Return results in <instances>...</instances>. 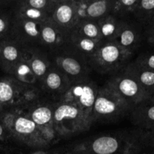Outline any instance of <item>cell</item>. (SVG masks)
Instances as JSON below:
<instances>
[{
    "instance_id": "6da1fadb",
    "label": "cell",
    "mask_w": 154,
    "mask_h": 154,
    "mask_svg": "<svg viewBox=\"0 0 154 154\" xmlns=\"http://www.w3.org/2000/svg\"><path fill=\"white\" fill-rule=\"evenodd\" d=\"M1 123L11 137L29 146L46 145L55 137L39 128L21 107L5 110Z\"/></svg>"
},
{
    "instance_id": "7a4b0ae2",
    "label": "cell",
    "mask_w": 154,
    "mask_h": 154,
    "mask_svg": "<svg viewBox=\"0 0 154 154\" xmlns=\"http://www.w3.org/2000/svg\"><path fill=\"white\" fill-rule=\"evenodd\" d=\"M132 108L108 85L99 87L93 108V121H117L130 114Z\"/></svg>"
},
{
    "instance_id": "3957f363",
    "label": "cell",
    "mask_w": 154,
    "mask_h": 154,
    "mask_svg": "<svg viewBox=\"0 0 154 154\" xmlns=\"http://www.w3.org/2000/svg\"><path fill=\"white\" fill-rule=\"evenodd\" d=\"M92 117L69 102H57L54 111L53 125L56 134L60 136L76 135L90 129Z\"/></svg>"
},
{
    "instance_id": "277c9868",
    "label": "cell",
    "mask_w": 154,
    "mask_h": 154,
    "mask_svg": "<svg viewBox=\"0 0 154 154\" xmlns=\"http://www.w3.org/2000/svg\"><path fill=\"white\" fill-rule=\"evenodd\" d=\"M141 145L136 137L105 135L77 146L73 150L81 154H137Z\"/></svg>"
},
{
    "instance_id": "5b68a950",
    "label": "cell",
    "mask_w": 154,
    "mask_h": 154,
    "mask_svg": "<svg viewBox=\"0 0 154 154\" xmlns=\"http://www.w3.org/2000/svg\"><path fill=\"white\" fill-rule=\"evenodd\" d=\"M132 54L113 42H102L89 64L99 73H117L127 66Z\"/></svg>"
},
{
    "instance_id": "8992f818",
    "label": "cell",
    "mask_w": 154,
    "mask_h": 154,
    "mask_svg": "<svg viewBox=\"0 0 154 154\" xmlns=\"http://www.w3.org/2000/svg\"><path fill=\"white\" fill-rule=\"evenodd\" d=\"M54 54V65L61 71L71 83L89 78L90 66L84 56L65 45Z\"/></svg>"
},
{
    "instance_id": "52a82bcc",
    "label": "cell",
    "mask_w": 154,
    "mask_h": 154,
    "mask_svg": "<svg viewBox=\"0 0 154 154\" xmlns=\"http://www.w3.org/2000/svg\"><path fill=\"white\" fill-rule=\"evenodd\" d=\"M107 84L132 108L151 97L138 81L124 69L116 73Z\"/></svg>"
},
{
    "instance_id": "ba28073f",
    "label": "cell",
    "mask_w": 154,
    "mask_h": 154,
    "mask_svg": "<svg viewBox=\"0 0 154 154\" xmlns=\"http://www.w3.org/2000/svg\"><path fill=\"white\" fill-rule=\"evenodd\" d=\"M98 86L89 78L71 83L67 91L58 102H69L75 105L90 117L98 91ZM93 119V117H92Z\"/></svg>"
},
{
    "instance_id": "9c48e42d",
    "label": "cell",
    "mask_w": 154,
    "mask_h": 154,
    "mask_svg": "<svg viewBox=\"0 0 154 154\" xmlns=\"http://www.w3.org/2000/svg\"><path fill=\"white\" fill-rule=\"evenodd\" d=\"M29 85L21 84L14 78L0 79V108L5 110L20 107L29 90Z\"/></svg>"
},
{
    "instance_id": "30bf717a",
    "label": "cell",
    "mask_w": 154,
    "mask_h": 154,
    "mask_svg": "<svg viewBox=\"0 0 154 154\" xmlns=\"http://www.w3.org/2000/svg\"><path fill=\"white\" fill-rule=\"evenodd\" d=\"M42 23L14 15L11 38L26 48H37L40 46Z\"/></svg>"
},
{
    "instance_id": "8fae6325",
    "label": "cell",
    "mask_w": 154,
    "mask_h": 154,
    "mask_svg": "<svg viewBox=\"0 0 154 154\" xmlns=\"http://www.w3.org/2000/svg\"><path fill=\"white\" fill-rule=\"evenodd\" d=\"M56 105L57 103L52 105L50 102H45L39 98L38 100L21 108L25 110L30 119L39 128L55 136L53 117Z\"/></svg>"
},
{
    "instance_id": "7c38bea8",
    "label": "cell",
    "mask_w": 154,
    "mask_h": 154,
    "mask_svg": "<svg viewBox=\"0 0 154 154\" xmlns=\"http://www.w3.org/2000/svg\"><path fill=\"white\" fill-rule=\"evenodd\" d=\"M50 20L59 28L69 34L71 30L79 22L76 1H57Z\"/></svg>"
},
{
    "instance_id": "4fadbf2b",
    "label": "cell",
    "mask_w": 154,
    "mask_h": 154,
    "mask_svg": "<svg viewBox=\"0 0 154 154\" xmlns=\"http://www.w3.org/2000/svg\"><path fill=\"white\" fill-rule=\"evenodd\" d=\"M139 25L135 22L126 21L122 19L120 29L113 42L123 49L133 53L140 45L144 35Z\"/></svg>"
},
{
    "instance_id": "5bb4252c",
    "label": "cell",
    "mask_w": 154,
    "mask_h": 154,
    "mask_svg": "<svg viewBox=\"0 0 154 154\" xmlns=\"http://www.w3.org/2000/svg\"><path fill=\"white\" fill-rule=\"evenodd\" d=\"M26 47L13 38L3 40L0 45V67L11 74L25 55Z\"/></svg>"
},
{
    "instance_id": "9a60e30c",
    "label": "cell",
    "mask_w": 154,
    "mask_h": 154,
    "mask_svg": "<svg viewBox=\"0 0 154 154\" xmlns=\"http://www.w3.org/2000/svg\"><path fill=\"white\" fill-rule=\"evenodd\" d=\"M67 32L59 28L51 20L43 22L41 26L40 46L50 50L53 54L64 48L68 38Z\"/></svg>"
},
{
    "instance_id": "2e32d148",
    "label": "cell",
    "mask_w": 154,
    "mask_h": 154,
    "mask_svg": "<svg viewBox=\"0 0 154 154\" xmlns=\"http://www.w3.org/2000/svg\"><path fill=\"white\" fill-rule=\"evenodd\" d=\"M71 82L55 66H51L42 83V89L57 102L67 91Z\"/></svg>"
},
{
    "instance_id": "e0dca14e",
    "label": "cell",
    "mask_w": 154,
    "mask_h": 154,
    "mask_svg": "<svg viewBox=\"0 0 154 154\" xmlns=\"http://www.w3.org/2000/svg\"><path fill=\"white\" fill-rule=\"evenodd\" d=\"M79 21L97 22L101 18L111 14L113 1H76Z\"/></svg>"
},
{
    "instance_id": "ac0fdd59",
    "label": "cell",
    "mask_w": 154,
    "mask_h": 154,
    "mask_svg": "<svg viewBox=\"0 0 154 154\" xmlns=\"http://www.w3.org/2000/svg\"><path fill=\"white\" fill-rule=\"evenodd\" d=\"M38 48H27L26 58L37 81L42 84L47 72L52 65L45 54Z\"/></svg>"
},
{
    "instance_id": "d6986e66",
    "label": "cell",
    "mask_w": 154,
    "mask_h": 154,
    "mask_svg": "<svg viewBox=\"0 0 154 154\" xmlns=\"http://www.w3.org/2000/svg\"><path fill=\"white\" fill-rule=\"evenodd\" d=\"M132 123L139 129H145L154 124V98L151 97L135 105L131 111Z\"/></svg>"
},
{
    "instance_id": "ffe728a7",
    "label": "cell",
    "mask_w": 154,
    "mask_h": 154,
    "mask_svg": "<svg viewBox=\"0 0 154 154\" xmlns=\"http://www.w3.org/2000/svg\"><path fill=\"white\" fill-rule=\"evenodd\" d=\"M102 42V41L93 40L80 36L73 32H69L66 46L84 56L89 61L96 52Z\"/></svg>"
},
{
    "instance_id": "44dd1931",
    "label": "cell",
    "mask_w": 154,
    "mask_h": 154,
    "mask_svg": "<svg viewBox=\"0 0 154 154\" xmlns=\"http://www.w3.org/2000/svg\"><path fill=\"white\" fill-rule=\"evenodd\" d=\"M124 69L138 81L147 93L151 96H153L154 94V71L142 68L134 62L128 64Z\"/></svg>"
},
{
    "instance_id": "7402d4cb",
    "label": "cell",
    "mask_w": 154,
    "mask_h": 154,
    "mask_svg": "<svg viewBox=\"0 0 154 154\" xmlns=\"http://www.w3.org/2000/svg\"><path fill=\"white\" fill-rule=\"evenodd\" d=\"M122 19L109 14L97 21L102 42H113L120 29Z\"/></svg>"
},
{
    "instance_id": "603a6c76",
    "label": "cell",
    "mask_w": 154,
    "mask_h": 154,
    "mask_svg": "<svg viewBox=\"0 0 154 154\" xmlns=\"http://www.w3.org/2000/svg\"><path fill=\"white\" fill-rule=\"evenodd\" d=\"M11 75L17 81H19L21 84H26V85L33 86L36 82H38L34 74L32 73L31 69H30L26 58V53L22 60L18 63V64L13 69Z\"/></svg>"
},
{
    "instance_id": "cb8c5ba5",
    "label": "cell",
    "mask_w": 154,
    "mask_h": 154,
    "mask_svg": "<svg viewBox=\"0 0 154 154\" xmlns=\"http://www.w3.org/2000/svg\"><path fill=\"white\" fill-rule=\"evenodd\" d=\"M82 37L93 40L102 41L97 22L90 20H81L70 31Z\"/></svg>"
},
{
    "instance_id": "d4e9b609",
    "label": "cell",
    "mask_w": 154,
    "mask_h": 154,
    "mask_svg": "<svg viewBox=\"0 0 154 154\" xmlns=\"http://www.w3.org/2000/svg\"><path fill=\"white\" fill-rule=\"evenodd\" d=\"M132 14L137 22L144 26L154 17V0H138Z\"/></svg>"
},
{
    "instance_id": "484cf974",
    "label": "cell",
    "mask_w": 154,
    "mask_h": 154,
    "mask_svg": "<svg viewBox=\"0 0 154 154\" xmlns=\"http://www.w3.org/2000/svg\"><path fill=\"white\" fill-rule=\"evenodd\" d=\"M138 2V0L113 1L111 14L119 19H124L126 16L133 14Z\"/></svg>"
},
{
    "instance_id": "4316f807",
    "label": "cell",
    "mask_w": 154,
    "mask_h": 154,
    "mask_svg": "<svg viewBox=\"0 0 154 154\" xmlns=\"http://www.w3.org/2000/svg\"><path fill=\"white\" fill-rule=\"evenodd\" d=\"M14 23V13L0 9V40L11 38Z\"/></svg>"
},
{
    "instance_id": "83f0119b",
    "label": "cell",
    "mask_w": 154,
    "mask_h": 154,
    "mask_svg": "<svg viewBox=\"0 0 154 154\" xmlns=\"http://www.w3.org/2000/svg\"><path fill=\"white\" fill-rule=\"evenodd\" d=\"M135 137L141 146H154V124L145 129H139Z\"/></svg>"
},
{
    "instance_id": "f1b7e54d",
    "label": "cell",
    "mask_w": 154,
    "mask_h": 154,
    "mask_svg": "<svg viewBox=\"0 0 154 154\" xmlns=\"http://www.w3.org/2000/svg\"><path fill=\"white\" fill-rule=\"evenodd\" d=\"M134 63L144 69L154 71V52L142 54L137 58Z\"/></svg>"
},
{
    "instance_id": "f546056e",
    "label": "cell",
    "mask_w": 154,
    "mask_h": 154,
    "mask_svg": "<svg viewBox=\"0 0 154 154\" xmlns=\"http://www.w3.org/2000/svg\"><path fill=\"white\" fill-rule=\"evenodd\" d=\"M144 35L147 42L154 46V17L143 26Z\"/></svg>"
},
{
    "instance_id": "4dcf8cb0",
    "label": "cell",
    "mask_w": 154,
    "mask_h": 154,
    "mask_svg": "<svg viewBox=\"0 0 154 154\" xmlns=\"http://www.w3.org/2000/svg\"><path fill=\"white\" fill-rule=\"evenodd\" d=\"M62 154H81V153H78V151H76V150H72L71 151L67 152V153H62Z\"/></svg>"
},
{
    "instance_id": "1f68e13d",
    "label": "cell",
    "mask_w": 154,
    "mask_h": 154,
    "mask_svg": "<svg viewBox=\"0 0 154 154\" xmlns=\"http://www.w3.org/2000/svg\"><path fill=\"white\" fill-rule=\"evenodd\" d=\"M33 154H48V153H44V152H38V153H33Z\"/></svg>"
},
{
    "instance_id": "d6a6232c",
    "label": "cell",
    "mask_w": 154,
    "mask_h": 154,
    "mask_svg": "<svg viewBox=\"0 0 154 154\" xmlns=\"http://www.w3.org/2000/svg\"><path fill=\"white\" fill-rule=\"evenodd\" d=\"M3 3H4V2H2V1H0V7H2V5L3 4Z\"/></svg>"
},
{
    "instance_id": "836d02e7",
    "label": "cell",
    "mask_w": 154,
    "mask_h": 154,
    "mask_svg": "<svg viewBox=\"0 0 154 154\" xmlns=\"http://www.w3.org/2000/svg\"><path fill=\"white\" fill-rule=\"evenodd\" d=\"M2 42V41H1V40H0V45H1V42Z\"/></svg>"
},
{
    "instance_id": "e575fe53",
    "label": "cell",
    "mask_w": 154,
    "mask_h": 154,
    "mask_svg": "<svg viewBox=\"0 0 154 154\" xmlns=\"http://www.w3.org/2000/svg\"><path fill=\"white\" fill-rule=\"evenodd\" d=\"M152 97H153V98H154V95H153V96H152Z\"/></svg>"
},
{
    "instance_id": "d590c367",
    "label": "cell",
    "mask_w": 154,
    "mask_h": 154,
    "mask_svg": "<svg viewBox=\"0 0 154 154\" xmlns=\"http://www.w3.org/2000/svg\"><path fill=\"white\" fill-rule=\"evenodd\" d=\"M153 154H154V151H153Z\"/></svg>"
},
{
    "instance_id": "8d00e7d4",
    "label": "cell",
    "mask_w": 154,
    "mask_h": 154,
    "mask_svg": "<svg viewBox=\"0 0 154 154\" xmlns=\"http://www.w3.org/2000/svg\"><path fill=\"white\" fill-rule=\"evenodd\" d=\"M153 95H154V94H153Z\"/></svg>"
}]
</instances>
